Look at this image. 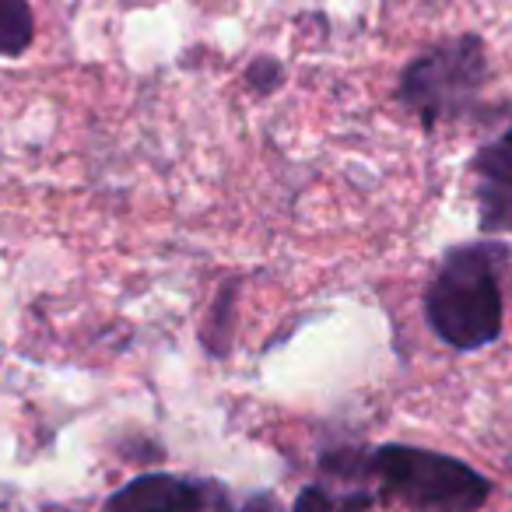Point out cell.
<instances>
[{
  "label": "cell",
  "instance_id": "cell-1",
  "mask_svg": "<svg viewBox=\"0 0 512 512\" xmlns=\"http://www.w3.org/2000/svg\"><path fill=\"white\" fill-rule=\"evenodd\" d=\"M425 313L439 341L460 351L484 348L502 327V295L481 246H463L442 260L425 292Z\"/></svg>",
  "mask_w": 512,
  "mask_h": 512
},
{
  "label": "cell",
  "instance_id": "cell-2",
  "mask_svg": "<svg viewBox=\"0 0 512 512\" xmlns=\"http://www.w3.org/2000/svg\"><path fill=\"white\" fill-rule=\"evenodd\" d=\"M379 488L414 512H474L488 498V481L446 453L414 446H379L369 460Z\"/></svg>",
  "mask_w": 512,
  "mask_h": 512
},
{
  "label": "cell",
  "instance_id": "cell-3",
  "mask_svg": "<svg viewBox=\"0 0 512 512\" xmlns=\"http://www.w3.org/2000/svg\"><path fill=\"white\" fill-rule=\"evenodd\" d=\"M484 74V57L477 39L442 43L432 53L418 57L400 78V99L407 109L432 127L442 116H453L477 92Z\"/></svg>",
  "mask_w": 512,
  "mask_h": 512
},
{
  "label": "cell",
  "instance_id": "cell-4",
  "mask_svg": "<svg viewBox=\"0 0 512 512\" xmlns=\"http://www.w3.org/2000/svg\"><path fill=\"white\" fill-rule=\"evenodd\" d=\"M214 484L179 474H137L102 502V512H204L211 509Z\"/></svg>",
  "mask_w": 512,
  "mask_h": 512
},
{
  "label": "cell",
  "instance_id": "cell-5",
  "mask_svg": "<svg viewBox=\"0 0 512 512\" xmlns=\"http://www.w3.org/2000/svg\"><path fill=\"white\" fill-rule=\"evenodd\" d=\"M481 218L491 232H512V127L502 141L481 151Z\"/></svg>",
  "mask_w": 512,
  "mask_h": 512
},
{
  "label": "cell",
  "instance_id": "cell-6",
  "mask_svg": "<svg viewBox=\"0 0 512 512\" xmlns=\"http://www.w3.org/2000/svg\"><path fill=\"white\" fill-rule=\"evenodd\" d=\"M36 22L29 0H0V57H22L32 46Z\"/></svg>",
  "mask_w": 512,
  "mask_h": 512
},
{
  "label": "cell",
  "instance_id": "cell-7",
  "mask_svg": "<svg viewBox=\"0 0 512 512\" xmlns=\"http://www.w3.org/2000/svg\"><path fill=\"white\" fill-rule=\"evenodd\" d=\"M235 295H239V285L228 281L218 292L211 309V327H204V344L211 355H228V341H232V320H235Z\"/></svg>",
  "mask_w": 512,
  "mask_h": 512
},
{
  "label": "cell",
  "instance_id": "cell-8",
  "mask_svg": "<svg viewBox=\"0 0 512 512\" xmlns=\"http://www.w3.org/2000/svg\"><path fill=\"white\" fill-rule=\"evenodd\" d=\"M211 509H214V512H288L285 505L278 502V495H271V491H253V495L242 498L239 505H232L228 491H225V488H218V484H214Z\"/></svg>",
  "mask_w": 512,
  "mask_h": 512
},
{
  "label": "cell",
  "instance_id": "cell-9",
  "mask_svg": "<svg viewBox=\"0 0 512 512\" xmlns=\"http://www.w3.org/2000/svg\"><path fill=\"white\" fill-rule=\"evenodd\" d=\"M246 81H249V88H256L260 95H267L285 81V71H281V64L274 57H256L253 64L246 67Z\"/></svg>",
  "mask_w": 512,
  "mask_h": 512
},
{
  "label": "cell",
  "instance_id": "cell-10",
  "mask_svg": "<svg viewBox=\"0 0 512 512\" xmlns=\"http://www.w3.org/2000/svg\"><path fill=\"white\" fill-rule=\"evenodd\" d=\"M292 512H337V502L323 484H306V488L295 495Z\"/></svg>",
  "mask_w": 512,
  "mask_h": 512
}]
</instances>
